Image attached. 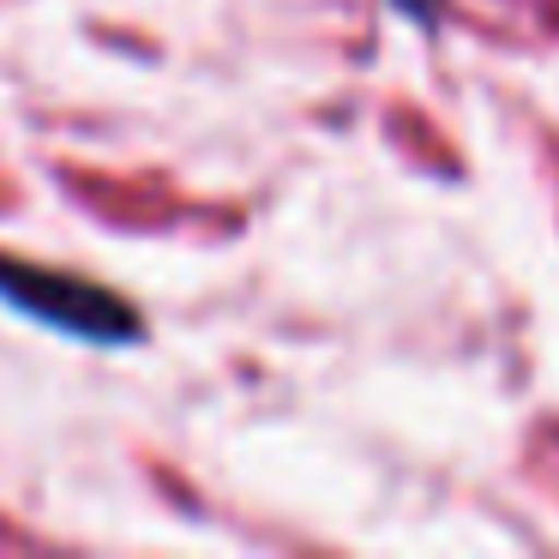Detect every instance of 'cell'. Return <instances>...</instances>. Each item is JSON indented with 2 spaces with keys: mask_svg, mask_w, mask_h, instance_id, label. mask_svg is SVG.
Segmentation results:
<instances>
[{
  "mask_svg": "<svg viewBox=\"0 0 559 559\" xmlns=\"http://www.w3.org/2000/svg\"><path fill=\"white\" fill-rule=\"evenodd\" d=\"M0 289L13 295L19 307H43L49 301V289H43L37 277H7L0 271ZM61 325H79V331H103V337H121V307H109V301H97V295H85V289H67L61 295Z\"/></svg>",
  "mask_w": 559,
  "mask_h": 559,
  "instance_id": "cell-1",
  "label": "cell"
}]
</instances>
